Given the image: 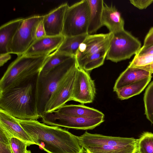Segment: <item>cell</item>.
<instances>
[{
    "label": "cell",
    "instance_id": "34",
    "mask_svg": "<svg viewBox=\"0 0 153 153\" xmlns=\"http://www.w3.org/2000/svg\"><path fill=\"white\" fill-rule=\"evenodd\" d=\"M11 56L9 53L0 54V66L1 67L10 59Z\"/></svg>",
    "mask_w": 153,
    "mask_h": 153
},
{
    "label": "cell",
    "instance_id": "38",
    "mask_svg": "<svg viewBox=\"0 0 153 153\" xmlns=\"http://www.w3.org/2000/svg\"><path fill=\"white\" fill-rule=\"evenodd\" d=\"M83 153H84L83 152Z\"/></svg>",
    "mask_w": 153,
    "mask_h": 153
},
{
    "label": "cell",
    "instance_id": "28",
    "mask_svg": "<svg viewBox=\"0 0 153 153\" xmlns=\"http://www.w3.org/2000/svg\"><path fill=\"white\" fill-rule=\"evenodd\" d=\"M10 138L0 129V153H13L10 144Z\"/></svg>",
    "mask_w": 153,
    "mask_h": 153
},
{
    "label": "cell",
    "instance_id": "37",
    "mask_svg": "<svg viewBox=\"0 0 153 153\" xmlns=\"http://www.w3.org/2000/svg\"><path fill=\"white\" fill-rule=\"evenodd\" d=\"M136 153H139V152H138L137 151Z\"/></svg>",
    "mask_w": 153,
    "mask_h": 153
},
{
    "label": "cell",
    "instance_id": "25",
    "mask_svg": "<svg viewBox=\"0 0 153 153\" xmlns=\"http://www.w3.org/2000/svg\"><path fill=\"white\" fill-rule=\"evenodd\" d=\"M145 114L147 118L153 125V81L147 87L143 97Z\"/></svg>",
    "mask_w": 153,
    "mask_h": 153
},
{
    "label": "cell",
    "instance_id": "15",
    "mask_svg": "<svg viewBox=\"0 0 153 153\" xmlns=\"http://www.w3.org/2000/svg\"><path fill=\"white\" fill-rule=\"evenodd\" d=\"M65 38L61 35L53 36H46L36 39L23 55H49L58 48Z\"/></svg>",
    "mask_w": 153,
    "mask_h": 153
},
{
    "label": "cell",
    "instance_id": "20",
    "mask_svg": "<svg viewBox=\"0 0 153 153\" xmlns=\"http://www.w3.org/2000/svg\"><path fill=\"white\" fill-rule=\"evenodd\" d=\"M90 10L88 35L96 32L102 26V17L104 3L103 0H87Z\"/></svg>",
    "mask_w": 153,
    "mask_h": 153
},
{
    "label": "cell",
    "instance_id": "27",
    "mask_svg": "<svg viewBox=\"0 0 153 153\" xmlns=\"http://www.w3.org/2000/svg\"><path fill=\"white\" fill-rule=\"evenodd\" d=\"M153 63V54L139 56H134L128 67L140 68Z\"/></svg>",
    "mask_w": 153,
    "mask_h": 153
},
{
    "label": "cell",
    "instance_id": "18",
    "mask_svg": "<svg viewBox=\"0 0 153 153\" xmlns=\"http://www.w3.org/2000/svg\"><path fill=\"white\" fill-rule=\"evenodd\" d=\"M102 26H106L109 32L114 33L124 29V21L114 6H109L104 3L102 11Z\"/></svg>",
    "mask_w": 153,
    "mask_h": 153
},
{
    "label": "cell",
    "instance_id": "19",
    "mask_svg": "<svg viewBox=\"0 0 153 153\" xmlns=\"http://www.w3.org/2000/svg\"><path fill=\"white\" fill-rule=\"evenodd\" d=\"M62 114L71 116L104 118L100 111L83 105H65L56 110Z\"/></svg>",
    "mask_w": 153,
    "mask_h": 153
},
{
    "label": "cell",
    "instance_id": "8",
    "mask_svg": "<svg viewBox=\"0 0 153 153\" xmlns=\"http://www.w3.org/2000/svg\"><path fill=\"white\" fill-rule=\"evenodd\" d=\"M44 15H34L24 18L16 32L10 48L9 53L23 55L36 40L37 27L43 20Z\"/></svg>",
    "mask_w": 153,
    "mask_h": 153
},
{
    "label": "cell",
    "instance_id": "29",
    "mask_svg": "<svg viewBox=\"0 0 153 153\" xmlns=\"http://www.w3.org/2000/svg\"><path fill=\"white\" fill-rule=\"evenodd\" d=\"M10 141L13 153H25L27 150V147L28 146L27 143L14 137H11Z\"/></svg>",
    "mask_w": 153,
    "mask_h": 153
},
{
    "label": "cell",
    "instance_id": "3",
    "mask_svg": "<svg viewBox=\"0 0 153 153\" xmlns=\"http://www.w3.org/2000/svg\"><path fill=\"white\" fill-rule=\"evenodd\" d=\"M49 55L18 56L0 81V92L20 85L39 74Z\"/></svg>",
    "mask_w": 153,
    "mask_h": 153
},
{
    "label": "cell",
    "instance_id": "2",
    "mask_svg": "<svg viewBox=\"0 0 153 153\" xmlns=\"http://www.w3.org/2000/svg\"><path fill=\"white\" fill-rule=\"evenodd\" d=\"M39 74L19 86L0 92V108L18 119L37 120V86Z\"/></svg>",
    "mask_w": 153,
    "mask_h": 153
},
{
    "label": "cell",
    "instance_id": "9",
    "mask_svg": "<svg viewBox=\"0 0 153 153\" xmlns=\"http://www.w3.org/2000/svg\"><path fill=\"white\" fill-rule=\"evenodd\" d=\"M41 118L43 123L48 125L82 130L93 129L104 121L103 118L71 116L56 111L46 113Z\"/></svg>",
    "mask_w": 153,
    "mask_h": 153
},
{
    "label": "cell",
    "instance_id": "23",
    "mask_svg": "<svg viewBox=\"0 0 153 153\" xmlns=\"http://www.w3.org/2000/svg\"><path fill=\"white\" fill-rule=\"evenodd\" d=\"M108 51L100 52L76 61L78 67L88 72L101 66L104 64Z\"/></svg>",
    "mask_w": 153,
    "mask_h": 153
},
{
    "label": "cell",
    "instance_id": "7",
    "mask_svg": "<svg viewBox=\"0 0 153 153\" xmlns=\"http://www.w3.org/2000/svg\"><path fill=\"white\" fill-rule=\"evenodd\" d=\"M141 45L137 38L125 29L112 33L106 58L115 62L129 59L136 54Z\"/></svg>",
    "mask_w": 153,
    "mask_h": 153
},
{
    "label": "cell",
    "instance_id": "21",
    "mask_svg": "<svg viewBox=\"0 0 153 153\" xmlns=\"http://www.w3.org/2000/svg\"><path fill=\"white\" fill-rule=\"evenodd\" d=\"M152 76L131 83L116 91L118 98L121 100L128 99L140 94L151 80Z\"/></svg>",
    "mask_w": 153,
    "mask_h": 153
},
{
    "label": "cell",
    "instance_id": "5",
    "mask_svg": "<svg viewBox=\"0 0 153 153\" xmlns=\"http://www.w3.org/2000/svg\"><path fill=\"white\" fill-rule=\"evenodd\" d=\"M78 66L73 56L51 70L45 76L39 75L37 82V110L40 117L45 113V106L59 86Z\"/></svg>",
    "mask_w": 153,
    "mask_h": 153
},
{
    "label": "cell",
    "instance_id": "32",
    "mask_svg": "<svg viewBox=\"0 0 153 153\" xmlns=\"http://www.w3.org/2000/svg\"><path fill=\"white\" fill-rule=\"evenodd\" d=\"M36 39L46 36L45 31L42 21L37 27L36 30Z\"/></svg>",
    "mask_w": 153,
    "mask_h": 153
},
{
    "label": "cell",
    "instance_id": "22",
    "mask_svg": "<svg viewBox=\"0 0 153 153\" xmlns=\"http://www.w3.org/2000/svg\"><path fill=\"white\" fill-rule=\"evenodd\" d=\"M88 35L85 34L65 37L64 40L56 51L72 56H75L80 45Z\"/></svg>",
    "mask_w": 153,
    "mask_h": 153
},
{
    "label": "cell",
    "instance_id": "35",
    "mask_svg": "<svg viewBox=\"0 0 153 153\" xmlns=\"http://www.w3.org/2000/svg\"><path fill=\"white\" fill-rule=\"evenodd\" d=\"M150 72L152 74L153 73V63L152 64L140 68Z\"/></svg>",
    "mask_w": 153,
    "mask_h": 153
},
{
    "label": "cell",
    "instance_id": "33",
    "mask_svg": "<svg viewBox=\"0 0 153 153\" xmlns=\"http://www.w3.org/2000/svg\"><path fill=\"white\" fill-rule=\"evenodd\" d=\"M152 51H153V45L146 47H142L135 55V56H141L147 52Z\"/></svg>",
    "mask_w": 153,
    "mask_h": 153
},
{
    "label": "cell",
    "instance_id": "17",
    "mask_svg": "<svg viewBox=\"0 0 153 153\" xmlns=\"http://www.w3.org/2000/svg\"><path fill=\"white\" fill-rule=\"evenodd\" d=\"M24 19H16L0 26V54L9 53L10 48L13 38Z\"/></svg>",
    "mask_w": 153,
    "mask_h": 153
},
{
    "label": "cell",
    "instance_id": "16",
    "mask_svg": "<svg viewBox=\"0 0 153 153\" xmlns=\"http://www.w3.org/2000/svg\"><path fill=\"white\" fill-rule=\"evenodd\" d=\"M151 73L143 69L128 67L116 80L113 87V91L118 89L152 76Z\"/></svg>",
    "mask_w": 153,
    "mask_h": 153
},
{
    "label": "cell",
    "instance_id": "11",
    "mask_svg": "<svg viewBox=\"0 0 153 153\" xmlns=\"http://www.w3.org/2000/svg\"><path fill=\"white\" fill-rule=\"evenodd\" d=\"M112 33L88 35L81 44L75 57L78 61L97 53L108 50Z\"/></svg>",
    "mask_w": 153,
    "mask_h": 153
},
{
    "label": "cell",
    "instance_id": "24",
    "mask_svg": "<svg viewBox=\"0 0 153 153\" xmlns=\"http://www.w3.org/2000/svg\"><path fill=\"white\" fill-rule=\"evenodd\" d=\"M72 57L55 51L48 56L39 75L45 76L52 69Z\"/></svg>",
    "mask_w": 153,
    "mask_h": 153
},
{
    "label": "cell",
    "instance_id": "1",
    "mask_svg": "<svg viewBox=\"0 0 153 153\" xmlns=\"http://www.w3.org/2000/svg\"><path fill=\"white\" fill-rule=\"evenodd\" d=\"M36 145L47 153H83L77 136L58 126L17 118Z\"/></svg>",
    "mask_w": 153,
    "mask_h": 153
},
{
    "label": "cell",
    "instance_id": "4",
    "mask_svg": "<svg viewBox=\"0 0 153 153\" xmlns=\"http://www.w3.org/2000/svg\"><path fill=\"white\" fill-rule=\"evenodd\" d=\"M85 153H136L138 139L91 134L77 136Z\"/></svg>",
    "mask_w": 153,
    "mask_h": 153
},
{
    "label": "cell",
    "instance_id": "31",
    "mask_svg": "<svg viewBox=\"0 0 153 153\" xmlns=\"http://www.w3.org/2000/svg\"><path fill=\"white\" fill-rule=\"evenodd\" d=\"M153 45V27H152L146 35L143 47H146Z\"/></svg>",
    "mask_w": 153,
    "mask_h": 153
},
{
    "label": "cell",
    "instance_id": "14",
    "mask_svg": "<svg viewBox=\"0 0 153 153\" xmlns=\"http://www.w3.org/2000/svg\"><path fill=\"white\" fill-rule=\"evenodd\" d=\"M69 5L63 3L44 15L42 20L46 36L62 35L65 15Z\"/></svg>",
    "mask_w": 153,
    "mask_h": 153
},
{
    "label": "cell",
    "instance_id": "10",
    "mask_svg": "<svg viewBox=\"0 0 153 153\" xmlns=\"http://www.w3.org/2000/svg\"><path fill=\"white\" fill-rule=\"evenodd\" d=\"M94 80L88 72L78 67L76 71L71 100L82 104L90 103L96 94Z\"/></svg>",
    "mask_w": 153,
    "mask_h": 153
},
{
    "label": "cell",
    "instance_id": "36",
    "mask_svg": "<svg viewBox=\"0 0 153 153\" xmlns=\"http://www.w3.org/2000/svg\"><path fill=\"white\" fill-rule=\"evenodd\" d=\"M25 153H31V152L30 150H27Z\"/></svg>",
    "mask_w": 153,
    "mask_h": 153
},
{
    "label": "cell",
    "instance_id": "13",
    "mask_svg": "<svg viewBox=\"0 0 153 153\" xmlns=\"http://www.w3.org/2000/svg\"><path fill=\"white\" fill-rule=\"evenodd\" d=\"M0 129L10 138H17L27 143L28 146L36 145L22 127L16 118L0 108Z\"/></svg>",
    "mask_w": 153,
    "mask_h": 153
},
{
    "label": "cell",
    "instance_id": "26",
    "mask_svg": "<svg viewBox=\"0 0 153 153\" xmlns=\"http://www.w3.org/2000/svg\"><path fill=\"white\" fill-rule=\"evenodd\" d=\"M139 153H153V133L143 132L138 139Z\"/></svg>",
    "mask_w": 153,
    "mask_h": 153
},
{
    "label": "cell",
    "instance_id": "6",
    "mask_svg": "<svg viewBox=\"0 0 153 153\" xmlns=\"http://www.w3.org/2000/svg\"><path fill=\"white\" fill-rule=\"evenodd\" d=\"M89 16L87 0L69 6L65 15L62 35L67 37L88 34Z\"/></svg>",
    "mask_w": 153,
    "mask_h": 153
},
{
    "label": "cell",
    "instance_id": "30",
    "mask_svg": "<svg viewBox=\"0 0 153 153\" xmlns=\"http://www.w3.org/2000/svg\"><path fill=\"white\" fill-rule=\"evenodd\" d=\"M130 3L140 10L145 9L153 3V0H131Z\"/></svg>",
    "mask_w": 153,
    "mask_h": 153
},
{
    "label": "cell",
    "instance_id": "12",
    "mask_svg": "<svg viewBox=\"0 0 153 153\" xmlns=\"http://www.w3.org/2000/svg\"><path fill=\"white\" fill-rule=\"evenodd\" d=\"M77 67L71 72L53 94L45 106V114L55 111L71 100Z\"/></svg>",
    "mask_w": 153,
    "mask_h": 153
}]
</instances>
